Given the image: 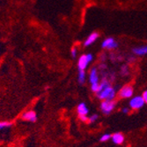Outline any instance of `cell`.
Here are the masks:
<instances>
[{
  "label": "cell",
  "instance_id": "cell-1",
  "mask_svg": "<svg viewBox=\"0 0 147 147\" xmlns=\"http://www.w3.org/2000/svg\"><path fill=\"white\" fill-rule=\"evenodd\" d=\"M97 96L100 100H113L115 96V91L110 86L105 87L100 92H97Z\"/></svg>",
  "mask_w": 147,
  "mask_h": 147
},
{
  "label": "cell",
  "instance_id": "cell-2",
  "mask_svg": "<svg viewBox=\"0 0 147 147\" xmlns=\"http://www.w3.org/2000/svg\"><path fill=\"white\" fill-rule=\"evenodd\" d=\"M92 54H83L81 57H79L78 61V71H86L88 64L92 61Z\"/></svg>",
  "mask_w": 147,
  "mask_h": 147
},
{
  "label": "cell",
  "instance_id": "cell-3",
  "mask_svg": "<svg viewBox=\"0 0 147 147\" xmlns=\"http://www.w3.org/2000/svg\"><path fill=\"white\" fill-rule=\"evenodd\" d=\"M115 101L105 100L100 104V109L105 115H109L115 109Z\"/></svg>",
  "mask_w": 147,
  "mask_h": 147
},
{
  "label": "cell",
  "instance_id": "cell-4",
  "mask_svg": "<svg viewBox=\"0 0 147 147\" xmlns=\"http://www.w3.org/2000/svg\"><path fill=\"white\" fill-rule=\"evenodd\" d=\"M133 95V86L131 85L124 86L118 92V97L122 99H128Z\"/></svg>",
  "mask_w": 147,
  "mask_h": 147
},
{
  "label": "cell",
  "instance_id": "cell-5",
  "mask_svg": "<svg viewBox=\"0 0 147 147\" xmlns=\"http://www.w3.org/2000/svg\"><path fill=\"white\" fill-rule=\"evenodd\" d=\"M144 105V100L141 96H136L129 101V107L133 110H138Z\"/></svg>",
  "mask_w": 147,
  "mask_h": 147
},
{
  "label": "cell",
  "instance_id": "cell-6",
  "mask_svg": "<svg viewBox=\"0 0 147 147\" xmlns=\"http://www.w3.org/2000/svg\"><path fill=\"white\" fill-rule=\"evenodd\" d=\"M118 47V43L115 42V40L112 37H109L105 39L104 41L102 42L101 43V48L102 49H109V50H111V49H115Z\"/></svg>",
  "mask_w": 147,
  "mask_h": 147
},
{
  "label": "cell",
  "instance_id": "cell-7",
  "mask_svg": "<svg viewBox=\"0 0 147 147\" xmlns=\"http://www.w3.org/2000/svg\"><path fill=\"white\" fill-rule=\"evenodd\" d=\"M21 119L26 122H30V123H35L37 121V114L34 110H28L25 111L21 115Z\"/></svg>",
  "mask_w": 147,
  "mask_h": 147
},
{
  "label": "cell",
  "instance_id": "cell-8",
  "mask_svg": "<svg viewBox=\"0 0 147 147\" xmlns=\"http://www.w3.org/2000/svg\"><path fill=\"white\" fill-rule=\"evenodd\" d=\"M98 38H99V34L97 32H93V33L90 34L88 35V37L86 39L85 42H84V47H89V46H91L92 44H93V43H94L97 41Z\"/></svg>",
  "mask_w": 147,
  "mask_h": 147
},
{
  "label": "cell",
  "instance_id": "cell-9",
  "mask_svg": "<svg viewBox=\"0 0 147 147\" xmlns=\"http://www.w3.org/2000/svg\"><path fill=\"white\" fill-rule=\"evenodd\" d=\"M89 81H90L91 85L99 83V75H98L96 67H92L91 69L90 73H89Z\"/></svg>",
  "mask_w": 147,
  "mask_h": 147
},
{
  "label": "cell",
  "instance_id": "cell-10",
  "mask_svg": "<svg viewBox=\"0 0 147 147\" xmlns=\"http://www.w3.org/2000/svg\"><path fill=\"white\" fill-rule=\"evenodd\" d=\"M77 112L78 116L80 115H87L89 113V110L87 109V107L86 105L85 102H81L78 105V108H77Z\"/></svg>",
  "mask_w": 147,
  "mask_h": 147
},
{
  "label": "cell",
  "instance_id": "cell-11",
  "mask_svg": "<svg viewBox=\"0 0 147 147\" xmlns=\"http://www.w3.org/2000/svg\"><path fill=\"white\" fill-rule=\"evenodd\" d=\"M132 52L137 56H144V55L147 54V45L133 48Z\"/></svg>",
  "mask_w": 147,
  "mask_h": 147
},
{
  "label": "cell",
  "instance_id": "cell-12",
  "mask_svg": "<svg viewBox=\"0 0 147 147\" xmlns=\"http://www.w3.org/2000/svg\"><path fill=\"white\" fill-rule=\"evenodd\" d=\"M112 141L115 144H122L124 141V137L122 133H115V134L111 137Z\"/></svg>",
  "mask_w": 147,
  "mask_h": 147
},
{
  "label": "cell",
  "instance_id": "cell-13",
  "mask_svg": "<svg viewBox=\"0 0 147 147\" xmlns=\"http://www.w3.org/2000/svg\"><path fill=\"white\" fill-rule=\"evenodd\" d=\"M86 81V71H78V82L83 85Z\"/></svg>",
  "mask_w": 147,
  "mask_h": 147
},
{
  "label": "cell",
  "instance_id": "cell-14",
  "mask_svg": "<svg viewBox=\"0 0 147 147\" xmlns=\"http://www.w3.org/2000/svg\"><path fill=\"white\" fill-rule=\"evenodd\" d=\"M110 60L113 62H119V61H122L123 60V57L121 55H118V54H115V53H111L110 54Z\"/></svg>",
  "mask_w": 147,
  "mask_h": 147
},
{
  "label": "cell",
  "instance_id": "cell-15",
  "mask_svg": "<svg viewBox=\"0 0 147 147\" xmlns=\"http://www.w3.org/2000/svg\"><path fill=\"white\" fill-rule=\"evenodd\" d=\"M120 73L122 76H127L129 75V67L127 64H123L121 66V70H120Z\"/></svg>",
  "mask_w": 147,
  "mask_h": 147
},
{
  "label": "cell",
  "instance_id": "cell-16",
  "mask_svg": "<svg viewBox=\"0 0 147 147\" xmlns=\"http://www.w3.org/2000/svg\"><path fill=\"white\" fill-rule=\"evenodd\" d=\"M11 125H12V123L11 122H6V121L0 122V129H8L10 127H11Z\"/></svg>",
  "mask_w": 147,
  "mask_h": 147
},
{
  "label": "cell",
  "instance_id": "cell-17",
  "mask_svg": "<svg viewBox=\"0 0 147 147\" xmlns=\"http://www.w3.org/2000/svg\"><path fill=\"white\" fill-rule=\"evenodd\" d=\"M91 89L92 92H99V89H100V83H96V84H92L91 85Z\"/></svg>",
  "mask_w": 147,
  "mask_h": 147
},
{
  "label": "cell",
  "instance_id": "cell-18",
  "mask_svg": "<svg viewBox=\"0 0 147 147\" xmlns=\"http://www.w3.org/2000/svg\"><path fill=\"white\" fill-rule=\"evenodd\" d=\"M77 55H78V49H77L75 47H73V48L71 49V57L74 59V58L77 57Z\"/></svg>",
  "mask_w": 147,
  "mask_h": 147
},
{
  "label": "cell",
  "instance_id": "cell-19",
  "mask_svg": "<svg viewBox=\"0 0 147 147\" xmlns=\"http://www.w3.org/2000/svg\"><path fill=\"white\" fill-rule=\"evenodd\" d=\"M111 138V136L110 134H104L101 138H100V142H106V141H108Z\"/></svg>",
  "mask_w": 147,
  "mask_h": 147
},
{
  "label": "cell",
  "instance_id": "cell-20",
  "mask_svg": "<svg viewBox=\"0 0 147 147\" xmlns=\"http://www.w3.org/2000/svg\"><path fill=\"white\" fill-rule=\"evenodd\" d=\"M97 119H98V115L94 114V115H92V116H90V117L88 118V121H89L90 123H94Z\"/></svg>",
  "mask_w": 147,
  "mask_h": 147
},
{
  "label": "cell",
  "instance_id": "cell-21",
  "mask_svg": "<svg viewBox=\"0 0 147 147\" xmlns=\"http://www.w3.org/2000/svg\"><path fill=\"white\" fill-rule=\"evenodd\" d=\"M127 60H128V62H129V63H133V62H135V61H136V57H135L134 56H129V57H128Z\"/></svg>",
  "mask_w": 147,
  "mask_h": 147
},
{
  "label": "cell",
  "instance_id": "cell-22",
  "mask_svg": "<svg viewBox=\"0 0 147 147\" xmlns=\"http://www.w3.org/2000/svg\"><path fill=\"white\" fill-rule=\"evenodd\" d=\"M106 68H107V65H106L105 63H100V64L99 65V69H100L101 71H104Z\"/></svg>",
  "mask_w": 147,
  "mask_h": 147
},
{
  "label": "cell",
  "instance_id": "cell-23",
  "mask_svg": "<svg viewBox=\"0 0 147 147\" xmlns=\"http://www.w3.org/2000/svg\"><path fill=\"white\" fill-rule=\"evenodd\" d=\"M79 119L81 120V121H83V122H87V121H88V117H87V115H80V116H79Z\"/></svg>",
  "mask_w": 147,
  "mask_h": 147
},
{
  "label": "cell",
  "instance_id": "cell-24",
  "mask_svg": "<svg viewBox=\"0 0 147 147\" xmlns=\"http://www.w3.org/2000/svg\"><path fill=\"white\" fill-rule=\"evenodd\" d=\"M142 97H143V99H144V103H146V104H147V90L144 92L143 96H142Z\"/></svg>",
  "mask_w": 147,
  "mask_h": 147
},
{
  "label": "cell",
  "instance_id": "cell-25",
  "mask_svg": "<svg viewBox=\"0 0 147 147\" xmlns=\"http://www.w3.org/2000/svg\"><path fill=\"white\" fill-rule=\"evenodd\" d=\"M106 58H107V55L105 54V53H103V54H101V57H100V60H101L102 62H104V61L106 60Z\"/></svg>",
  "mask_w": 147,
  "mask_h": 147
},
{
  "label": "cell",
  "instance_id": "cell-26",
  "mask_svg": "<svg viewBox=\"0 0 147 147\" xmlns=\"http://www.w3.org/2000/svg\"><path fill=\"white\" fill-rule=\"evenodd\" d=\"M128 112H129V109H128V108H124V109H123V113L127 114Z\"/></svg>",
  "mask_w": 147,
  "mask_h": 147
}]
</instances>
